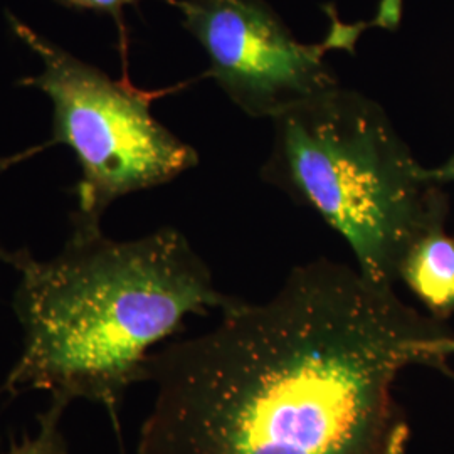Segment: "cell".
<instances>
[{
    "instance_id": "6da1fadb",
    "label": "cell",
    "mask_w": 454,
    "mask_h": 454,
    "mask_svg": "<svg viewBox=\"0 0 454 454\" xmlns=\"http://www.w3.org/2000/svg\"><path fill=\"white\" fill-rule=\"evenodd\" d=\"M446 322L357 266H294L260 303L234 298L211 330L146 358L155 386L138 454H384L407 424L394 386L409 365L453 377Z\"/></svg>"
},
{
    "instance_id": "7a4b0ae2",
    "label": "cell",
    "mask_w": 454,
    "mask_h": 454,
    "mask_svg": "<svg viewBox=\"0 0 454 454\" xmlns=\"http://www.w3.org/2000/svg\"><path fill=\"white\" fill-rule=\"evenodd\" d=\"M16 270L22 352L0 395L48 390L66 406L82 399L108 409L114 426L150 352L187 317L234 300L215 288L209 266L176 227L114 241L101 226L73 224L58 256L37 261L22 249Z\"/></svg>"
},
{
    "instance_id": "3957f363",
    "label": "cell",
    "mask_w": 454,
    "mask_h": 454,
    "mask_svg": "<svg viewBox=\"0 0 454 454\" xmlns=\"http://www.w3.org/2000/svg\"><path fill=\"white\" fill-rule=\"evenodd\" d=\"M261 177L317 212L377 285L395 286L409 247L448 217V197L371 97L341 84L273 120Z\"/></svg>"
},
{
    "instance_id": "277c9868",
    "label": "cell",
    "mask_w": 454,
    "mask_h": 454,
    "mask_svg": "<svg viewBox=\"0 0 454 454\" xmlns=\"http://www.w3.org/2000/svg\"><path fill=\"white\" fill-rule=\"evenodd\" d=\"M17 39L43 61L20 84L41 90L52 105V145H66L82 168L73 224L101 226L116 199L159 187L197 167L194 146L152 114V95L127 78L112 80L97 66L37 33L7 11Z\"/></svg>"
},
{
    "instance_id": "5b68a950",
    "label": "cell",
    "mask_w": 454,
    "mask_h": 454,
    "mask_svg": "<svg viewBox=\"0 0 454 454\" xmlns=\"http://www.w3.org/2000/svg\"><path fill=\"white\" fill-rule=\"evenodd\" d=\"M209 59L207 74L251 118L273 120L339 86L325 52L352 37L332 31L322 44L298 41L264 0H168Z\"/></svg>"
},
{
    "instance_id": "8992f818",
    "label": "cell",
    "mask_w": 454,
    "mask_h": 454,
    "mask_svg": "<svg viewBox=\"0 0 454 454\" xmlns=\"http://www.w3.org/2000/svg\"><path fill=\"white\" fill-rule=\"evenodd\" d=\"M403 281L439 322L454 317V232L433 227L409 247L399 268Z\"/></svg>"
},
{
    "instance_id": "52a82bcc",
    "label": "cell",
    "mask_w": 454,
    "mask_h": 454,
    "mask_svg": "<svg viewBox=\"0 0 454 454\" xmlns=\"http://www.w3.org/2000/svg\"><path fill=\"white\" fill-rule=\"evenodd\" d=\"M66 404L52 401L51 406L39 416V429L34 436H26L14 442L5 454H69L67 441L61 429V419Z\"/></svg>"
},
{
    "instance_id": "ba28073f",
    "label": "cell",
    "mask_w": 454,
    "mask_h": 454,
    "mask_svg": "<svg viewBox=\"0 0 454 454\" xmlns=\"http://www.w3.org/2000/svg\"><path fill=\"white\" fill-rule=\"evenodd\" d=\"M67 9L74 11H90V12H98V14H106L114 19L118 27L121 29V34L125 37V26H123V12L127 7L135 5L142 0H54Z\"/></svg>"
},
{
    "instance_id": "9c48e42d",
    "label": "cell",
    "mask_w": 454,
    "mask_h": 454,
    "mask_svg": "<svg viewBox=\"0 0 454 454\" xmlns=\"http://www.w3.org/2000/svg\"><path fill=\"white\" fill-rule=\"evenodd\" d=\"M431 179L438 184H451L454 182V155L446 163H442L438 168H427Z\"/></svg>"
},
{
    "instance_id": "30bf717a",
    "label": "cell",
    "mask_w": 454,
    "mask_h": 454,
    "mask_svg": "<svg viewBox=\"0 0 454 454\" xmlns=\"http://www.w3.org/2000/svg\"><path fill=\"white\" fill-rule=\"evenodd\" d=\"M407 442H409V427L404 424L394 439L390 441L389 448L384 454H407Z\"/></svg>"
},
{
    "instance_id": "8fae6325",
    "label": "cell",
    "mask_w": 454,
    "mask_h": 454,
    "mask_svg": "<svg viewBox=\"0 0 454 454\" xmlns=\"http://www.w3.org/2000/svg\"><path fill=\"white\" fill-rule=\"evenodd\" d=\"M20 251H9L7 247H4L2 243H0V261L11 264L12 268H16L17 261L20 258Z\"/></svg>"
},
{
    "instance_id": "7c38bea8",
    "label": "cell",
    "mask_w": 454,
    "mask_h": 454,
    "mask_svg": "<svg viewBox=\"0 0 454 454\" xmlns=\"http://www.w3.org/2000/svg\"><path fill=\"white\" fill-rule=\"evenodd\" d=\"M444 356L446 357H450V356H454V335H451L446 343H444Z\"/></svg>"
}]
</instances>
